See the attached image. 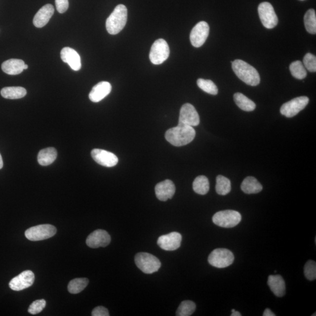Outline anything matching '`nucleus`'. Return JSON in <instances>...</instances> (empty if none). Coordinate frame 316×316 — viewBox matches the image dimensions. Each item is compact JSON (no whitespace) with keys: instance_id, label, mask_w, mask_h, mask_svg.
<instances>
[{"instance_id":"obj_21","label":"nucleus","mask_w":316,"mask_h":316,"mask_svg":"<svg viewBox=\"0 0 316 316\" xmlns=\"http://www.w3.org/2000/svg\"><path fill=\"white\" fill-rule=\"evenodd\" d=\"M268 284L272 292L277 297H282L286 293V284L283 277L276 276H270L268 277Z\"/></svg>"},{"instance_id":"obj_40","label":"nucleus","mask_w":316,"mask_h":316,"mask_svg":"<svg viewBox=\"0 0 316 316\" xmlns=\"http://www.w3.org/2000/svg\"><path fill=\"white\" fill-rule=\"evenodd\" d=\"M231 316H241V314H240V313L239 312H237V311H235L234 312L232 313V315H231Z\"/></svg>"},{"instance_id":"obj_7","label":"nucleus","mask_w":316,"mask_h":316,"mask_svg":"<svg viewBox=\"0 0 316 316\" xmlns=\"http://www.w3.org/2000/svg\"><path fill=\"white\" fill-rule=\"evenodd\" d=\"M57 232L55 226L50 224H42L31 227L25 233L26 238L30 241H41L51 238L56 235Z\"/></svg>"},{"instance_id":"obj_14","label":"nucleus","mask_w":316,"mask_h":316,"mask_svg":"<svg viewBox=\"0 0 316 316\" xmlns=\"http://www.w3.org/2000/svg\"><path fill=\"white\" fill-rule=\"evenodd\" d=\"M182 237L181 234L172 232L160 236L158 239V245L165 251H174L181 245Z\"/></svg>"},{"instance_id":"obj_13","label":"nucleus","mask_w":316,"mask_h":316,"mask_svg":"<svg viewBox=\"0 0 316 316\" xmlns=\"http://www.w3.org/2000/svg\"><path fill=\"white\" fill-rule=\"evenodd\" d=\"M35 280V275L31 271H25L12 279L9 286L14 291H21L33 285Z\"/></svg>"},{"instance_id":"obj_26","label":"nucleus","mask_w":316,"mask_h":316,"mask_svg":"<svg viewBox=\"0 0 316 316\" xmlns=\"http://www.w3.org/2000/svg\"><path fill=\"white\" fill-rule=\"evenodd\" d=\"M234 100L237 106L245 112H252L256 108L255 103L241 93L234 95Z\"/></svg>"},{"instance_id":"obj_35","label":"nucleus","mask_w":316,"mask_h":316,"mask_svg":"<svg viewBox=\"0 0 316 316\" xmlns=\"http://www.w3.org/2000/svg\"><path fill=\"white\" fill-rule=\"evenodd\" d=\"M303 65L309 72H316V57L312 53H308L303 58Z\"/></svg>"},{"instance_id":"obj_43","label":"nucleus","mask_w":316,"mask_h":316,"mask_svg":"<svg viewBox=\"0 0 316 316\" xmlns=\"http://www.w3.org/2000/svg\"><path fill=\"white\" fill-rule=\"evenodd\" d=\"M302 1H303V0H302Z\"/></svg>"},{"instance_id":"obj_5","label":"nucleus","mask_w":316,"mask_h":316,"mask_svg":"<svg viewBox=\"0 0 316 316\" xmlns=\"http://www.w3.org/2000/svg\"><path fill=\"white\" fill-rule=\"evenodd\" d=\"M241 215L238 211L232 210L220 211L213 217V223L223 228H233L240 223Z\"/></svg>"},{"instance_id":"obj_3","label":"nucleus","mask_w":316,"mask_h":316,"mask_svg":"<svg viewBox=\"0 0 316 316\" xmlns=\"http://www.w3.org/2000/svg\"><path fill=\"white\" fill-rule=\"evenodd\" d=\"M128 11L124 5L119 4L107 19L106 29L111 35L118 34L125 26Z\"/></svg>"},{"instance_id":"obj_23","label":"nucleus","mask_w":316,"mask_h":316,"mask_svg":"<svg viewBox=\"0 0 316 316\" xmlns=\"http://www.w3.org/2000/svg\"><path fill=\"white\" fill-rule=\"evenodd\" d=\"M241 188L246 194H256L262 191V186L254 177L248 176L243 181Z\"/></svg>"},{"instance_id":"obj_17","label":"nucleus","mask_w":316,"mask_h":316,"mask_svg":"<svg viewBox=\"0 0 316 316\" xmlns=\"http://www.w3.org/2000/svg\"><path fill=\"white\" fill-rule=\"evenodd\" d=\"M155 191L157 198L160 201H165L173 198L176 188L172 181L167 179L158 183Z\"/></svg>"},{"instance_id":"obj_9","label":"nucleus","mask_w":316,"mask_h":316,"mask_svg":"<svg viewBox=\"0 0 316 316\" xmlns=\"http://www.w3.org/2000/svg\"><path fill=\"white\" fill-rule=\"evenodd\" d=\"M309 102V99L306 96L295 98L289 102L283 104L280 107L281 115L287 118H291L304 109Z\"/></svg>"},{"instance_id":"obj_32","label":"nucleus","mask_w":316,"mask_h":316,"mask_svg":"<svg viewBox=\"0 0 316 316\" xmlns=\"http://www.w3.org/2000/svg\"><path fill=\"white\" fill-rule=\"evenodd\" d=\"M197 308L195 303L191 300H185L179 305L176 311L177 316H191Z\"/></svg>"},{"instance_id":"obj_24","label":"nucleus","mask_w":316,"mask_h":316,"mask_svg":"<svg viewBox=\"0 0 316 316\" xmlns=\"http://www.w3.org/2000/svg\"><path fill=\"white\" fill-rule=\"evenodd\" d=\"M58 153L54 148H47L40 151L38 156L40 165L46 166L50 165L56 160Z\"/></svg>"},{"instance_id":"obj_18","label":"nucleus","mask_w":316,"mask_h":316,"mask_svg":"<svg viewBox=\"0 0 316 316\" xmlns=\"http://www.w3.org/2000/svg\"><path fill=\"white\" fill-rule=\"evenodd\" d=\"M61 57L62 61L68 63L72 70L78 71L81 69L80 56L75 49L69 47H64L61 50Z\"/></svg>"},{"instance_id":"obj_4","label":"nucleus","mask_w":316,"mask_h":316,"mask_svg":"<svg viewBox=\"0 0 316 316\" xmlns=\"http://www.w3.org/2000/svg\"><path fill=\"white\" fill-rule=\"evenodd\" d=\"M135 262L141 271L147 274L156 273L161 267L159 259L147 252L138 253L135 255Z\"/></svg>"},{"instance_id":"obj_22","label":"nucleus","mask_w":316,"mask_h":316,"mask_svg":"<svg viewBox=\"0 0 316 316\" xmlns=\"http://www.w3.org/2000/svg\"><path fill=\"white\" fill-rule=\"evenodd\" d=\"M25 64L23 60L11 59L2 63L1 69L5 74L9 75H17L23 72Z\"/></svg>"},{"instance_id":"obj_33","label":"nucleus","mask_w":316,"mask_h":316,"mask_svg":"<svg viewBox=\"0 0 316 316\" xmlns=\"http://www.w3.org/2000/svg\"><path fill=\"white\" fill-rule=\"evenodd\" d=\"M198 86L203 90L204 92L211 94L217 95L218 94V88L214 82L210 80H205L203 79H199L197 81Z\"/></svg>"},{"instance_id":"obj_10","label":"nucleus","mask_w":316,"mask_h":316,"mask_svg":"<svg viewBox=\"0 0 316 316\" xmlns=\"http://www.w3.org/2000/svg\"><path fill=\"white\" fill-rule=\"evenodd\" d=\"M258 14L262 24L268 29H273L278 23V19L273 6L270 2L261 3L258 7Z\"/></svg>"},{"instance_id":"obj_12","label":"nucleus","mask_w":316,"mask_h":316,"mask_svg":"<svg viewBox=\"0 0 316 316\" xmlns=\"http://www.w3.org/2000/svg\"><path fill=\"white\" fill-rule=\"evenodd\" d=\"M209 25L205 21H201L193 28L190 40L192 45L199 47L203 45L209 35Z\"/></svg>"},{"instance_id":"obj_36","label":"nucleus","mask_w":316,"mask_h":316,"mask_svg":"<svg viewBox=\"0 0 316 316\" xmlns=\"http://www.w3.org/2000/svg\"><path fill=\"white\" fill-rule=\"evenodd\" d=\"M46 303L45 300H36L30 306L28 311L32 315L39 314L46 307Z\"/></svg>"},{"instance_id":"obj_6","label":"nucleus","mask_w":316,"mask_h":316,"mask_svg":"<svg viewBox=\"0 0 316 316\" xmlns=\"http://www.w3.org/2000/svg\"><path fill=\"white\" fill-rule=\"evenodd\" d=\"M235 261L233 253L226 248H217L211 252L208 261L214 267L224 268L230 266Z\"/></svg>"},{"instance_id":"obj_25","label":"nucleus","mask_w":316,"mask_h":316,"mask_svg":"<svg viewBox=\"0 0 316 316\" xmlns=\"http://www.w3.org/2000/svg\"><path fill=\"white\" fill-rule=\"evenodd\" d=\"M2 97L7 99H20L27 94V90L22 87H6L1 90Z\"/></svg>"},{"instance_id":"obj_30","label":"nucleus","mask_w":316,"mask_h":316,"mask_svg":"<svg viewBox=\"0 0 316 316\" xmlns=\"http://www.w3.org/2000/svg\"><path fill=\"white\" fill-rule=\"evenodd\" d=\"M304 23L306 30L311 34H316V15L314 9H309L304 17Z\"/></svg>"},{"instance_id":"obj_19","label":"nucleus","mask_w":316,"mask_h":316,"mask_svg":"<svg viewBox=\"0 0 316 316\" xmlns=\"http://www.w3.org/2000/svg\"><path fill=\"white\" fill-rule=\"evenodd\" d=\"M112 89V85L109 82L101 81L93 87L89 94V99L92 102H99L108 96Z\"/></svg>"},{"instance_id":"obj_42","label":"nucleus","mask_w":316,"mask_h":316,"mask_svg":"<svg viewBox=\"0 0 316 316\" xmlns=\"http://www.w3.org/2000/svg\"><path fill=\"white\" fill-rule=\"evenodd\" d=\"M28 68V66L27 65L25 64V65L24 66V70H26V69H27Z\"/></svg>"},{"instance_id":"obj_2","label":"nucleus","mask_w":316,"mask_h":316,"mask_svg":"<svg viewBox=\"0 0 316 316\" xmlns=\"http://www.w3.org/2000/svg\"><path fill=\"white\" fill-rule=\"evenodd\" d=\"M232 63L233 70L240 80L251 86L260 84V75L253 66L240 59L235 60Z\"/></svg>"},{"instance_id":"obj_15","label":"nucleus","mask_w":316,"mask_h":316,"mask_svg":"<svg viewBox=\"0 0 316 316\" xmlns=\"http://www.w3.org/2000/svg\"><path fill=\"white\" fill-rule=\"evenodd\" d=\"M91 155L95 162L103 166L112 167L116 166L118 162L116 155L106 150L94 149Z\"/></svg>"},{"instance_id":"obj_16","label":"nucleus","mask_w":316,"mask_h":316,"mask_svg":"<svg viewBox=\"0 0 316 316\" xmlns=\"http://www.w3.org/2000/svg\"><path fill=\"white\" fill-rule=\"evenodd\" d=\"M111 242V237L105 230H97L91 233L86 239V244L91 248L106 247Z\"/></svg>"},{"instance_id":"obj_20","label":"nucleus","mask_w":316,"mask_h":316,"mask_svg":"<svg viewBox=\"0 0 316 316\" xmlns=\"http://www.w3.org/2000/svg\"><path fill=\"white\" fill-rule=\"evenodd\" d=\"M54 8L51 4H46L41 8L35 15L33 23L37 28H42L48 23L54 14Z\"/></svg>"},{"instance_id":"obj_37","label":"nucleus","mask_w":316,"mask_h":316,"mask_svg":"<svg viewBox=\"0 0 316 316\" xmlns=\"http://www.w3.org/2000/svg\"><path fill=\"white\" fill-rule=\"evenodd\" d=\"M55 4L59 13H65L69 8V0H55Z\"/></svg>"},{"instance_id":"obj_28","label":"nucleus","mask_w":316,"mask_h":316,"mask_svg":"<svg viewBox=\"0 0 316 316\" xmlns=\"http://www.w3.org/2000/svg\"><path fill=\"white\" fill-rule=\"evenodd\" d=\"M231 182L228 178L222 175H219L216 178V191L217 194L225 196L231 191Z\"/></svg>"},{"instance_id":"obj_11","label":"nucleus","mask_w":316,"mask_h":316,"mask_svg":"<svg viewBox=\"0 0 316 316\" xmlns=\"http://www.w3.org/2000/svg\"><path fill=\"white\" fill-rule=\"evenodd\" d=\"M199 124L200 118L195 107L189 103L183 105L180 111L178 125L195 126Z\"/></svg>"},{"instance_id":"obj_38","label":"nucleus","mask_w":316,"mask_h":316,"mask_svg":"<svg viewBox=\"0 0 316 316\" xmlns=\"http://www.w3.org/2000/svg\"><path fill=\"white\" fill-rule=\"evenodd\" d=\"M91 315L93 316H109V312L108 310L103 306H98V307L94 308Z\"/></svg>"},{"instance_id":"obj_41","label":"nucleus","mask_w":316,"mask_h":316,"mask_svg":"<svg viewBox=\"0 0 316 316\" xmlns=\"http://www.w3.org/2000/svg\"><path fill=\"white\" fill-rule=\"evenodd\" d=\"M2 167H3V160H2V158L1 156V154H0V169H2Z\"/></svg>"},{"instance_id":"obj_27","label":"nucleus","mask_w":316,"mask_h":316,"mask_svg":"<svg viewBox=\"0 0 316 316\" xmlns=\"http://www.w3.org/2000/svg\"><path fill=\"white\" fill-rule=\"evenodd\" d=\"M193 189L198 195H206L210 189L209 181H208L207 177L205 176H198L193 183Z\"/></svg>"},{"instance_id":"obj_39","label":"nucleus","mask_w":316,"mask_h":316,"mask_svg":"<svg viewBox=\"0 0 316 316\" xmlns=\"http://www.w3.org/2000/svg\"><path fill=\"white\" fill-rule=\"evenodd\" d=\"M263 316H276V315H275L274 313L272 312L270 309H266L265 310Z\"/></svg>"},{"instance_id":"obj_31","label":"nucleus","mask_w":316,"mask_h":316,"mask_svg":"<svg viewBox=\"0 0 316 316\" xmlns=\"http://www.w3.org/2000/svg\"><path fill=\"white\" fill-rule=\"evenodd\" d=\"M289 69L293 77L299 80L305 79L307 76V71L302 62L300 61L292 62L290 65Z\"/></svg>"},{"instance_id":"obj_1","label":"nucleus","mask_w":316,"mask_h":316,"mask_svg":"<svg viewBox=\"0 0 316 316\" xmlns=\"http://www.w3.org/2000/svg\"><path fill=\"white\" fill-rule=\"evenodd\" d=\"M196 131L193 126L179 125L170 128L166 132L167 141L173 146L182 147L191 143L194 140Z\"/></svg>"},{"instance_id":"obj_29","label":"nucleus","mask_w":316,"mask_h":316,"mask_svg":"<svg viewBox=\"0 0 316 316\" xmlns=\"http://www.w3.org/2000/svg\"><path fill=\"white\" fill-rule=\"evenodd\" d=\"M88 283L87 278H77L69 282L68 286L69 292L72 294H78L83 290Z\"/></svg>"},{"instance_id":"obj_34","label":"nucleus","mask_w":316,"mask_h":316,"mask_svg":"<svg viewBox=\"0 0 316 316\" xmlns=\"http://www.w3.org/2000/svg\"><path fill=\"white\" fill-rule=\"evenodd\" d=\"M304 274L306 278L309 280H314L316 279V263L312 260H309L305 265Z\"/></svg>"},{"instance_id":"obj_8","label":"nucleus","mask_w":316,"mask_h":316,"mask_svg":"<svg viewBox=\"0 0 316 316\" xmlns=\"http://www.w3.org/2000/svg\"><path fill=\"white\" fill-rule=\"evenodd\" d=\"M170 50L165 40L159 39L153 43L150 53V59L154 65L162 64L169 58Z\"/></svg>"}]
</instances>
